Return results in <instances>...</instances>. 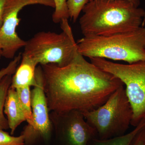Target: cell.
<instances>
[{
  "label": "cell",
  "mask_w": 145,
  "mask_h": 145,
  "mask_svg": "<svg viewBox=\"0 0 145 145\" xmlns=\"http://www.w3.org/2000/svg\"><path fill=\"white\" fill-rule=\"evenodd\" d=\"M40 65L50 112L94 110L124 85L114 75L88 61L78 48L65 66Z\"/></svg>",
  "instance_id": "obj_1"
},
{
  "label": "cell",
  "mask_w": 145,
  "mask_h": 145,
  "mask_svg": "<svg viewBox=\"0 0 145 145\" xmlns=\"http://www.w3.org/2000/svg\"><path fill=\"white\" fill-rule=\"evenodd\" d=\"M79 24L84 37L132 31L145 24V10L127 0H92L84 7Z\"/></svg>",
  "instance_id": "obj_2"
},
{
  "label": "cell",
  "mask_w": 145,
  "mask_h": 145,
  "mask_svg": "<svg viewBox=\"0 0 145 145\" xmlns=\"http://www.w3.org/2000/svg\"><path fill=\"white\" fill-rule=\"evenodd\" d=\"M84 57L121 61L128 64L145 61V27L107 36L84 37L76 42Z\"/></svg>",
  "instance_id": "obj_3"
},
{
  "label": "cell",
  "mask_w": 145,
  "mask_h": 145,
  "mask_svg": "<svg viewBox=\"0 0 145 145\" xmlns=\"http://www.w3.org/2000/svg\"><path fill=\"white\" fill-rule=\"evenodd\" d=\"M61 23V33L40 31L26 41L22 55L38 65L54 64L62 67L68 64L77 50V44L68 20Z\"/></svg>",
  "instance_id": "obj_4"
},
{
  "label": "cell",
  "mask_w": 145,
  "mask_h": 145,
  "mask_svg": "<svg viewBox=\"0 0 145 145\" xmlns=\"http://www.w3.org/2000/svg\"><path fill=\"white\" fill-rule=\"evenodd\" d=\"M82 112L86 121L96 131L97 138L101 140L125 134L133 115L124 85L114 91L101 106Z\"/></svg>",
  "instance_id": "obj_5"
},
{
  "label": "cell",
  "mask_w": 145,
  "mask_h": 145,
  "mask_svg": "<svg viewBox=\"0 0 145 145\" xmlns=\"http://www.w3.org/2000/svg\"><path fill=\"white\" fill-rule=\"evenodd\" d=\"M89 59L92 63L114 75L125 86L133 112L131 125L137 126L145 119V61L123 64L103 58Z\"/></svg>",
  "instance_id": "obj_6"
},
{
  "label": "cell",
  "mask_w": 145,
  "mask_h": 145,
  "mask_svg": "<svg viewBox=\"0 0 145 145\" xmlns=\"http://www.w3.org/2000/svg\"><path fill=\"white\" fill-rule=\"evenodd\" d=\"M50 117L53 134L59 145H89L97 137L96 131L80 111L50 112Z\"/></svg>",
  "instance_id": "obj_7"
},
{
  "label": "cell",
  "mask_w": 145,
  "mask_h": 145,
  "mask_svg": "<svg viewBox=\"0 0 145 145\" xmlns=\"http://www.w3.org/2000/svg\"><path fill=\"white\" fill-rule=\"evenodd\" d=\"M37 84L31 90V102L33 125L25 127L22 135L25 139V145L35 144L38 140L48 143L53 135L50 111L44 89L43 78L40 65L36 67Z\"/></svg>",
  "instance_id": "obj_8"
},
{
  "label": "cell",
  "mask_w": 145,
  "mask_h": 145,
  "mask_svg": "<svg viewBox=\"0 0 145 145\" xmlns=\"http://www.w3.org/2000/svg\"><path fill=\"white\" fill-rule=\"evenodd\" d=\"M36 4L55 7L53 0H8L0 28V47L3 57L13 59L18 50L25 46L26 41L21 39L16 31L20 20L18 15L25 7Z\"/></svg>",
  "instance_id": "obj_9"
},
{
  "label": "cell",
  "mask_w": 145,
  "mask_h": 145,
  "mask_svg": "<svg viewBox=\"0 0 145 145\" xmlns=\"http://www.w3.org/2000/svg\"><path fill=\"white\" fill-rule=\"evenodd\" d=\"M38 65L33 60L22 55L20 63L12 76L10 87L18 89L36 86V71Z\"/></svg>",
  "instance_id": "obj_10"
},
{
  "label": "cell",
  "mask_w": 145,
  "mask_h": 145,
  "mask_svg": "<svg viewBox=\"0 0 145 145\" xmlns=\"http://www.w3.org/2000/svg\"><path fill=\"white\" fill-rule=\"evenodd\" d=\"M4 112L7 117L10 134L13 135L18 127L26 121L17 91L10 87L5 104Z\"/></svg>",
  "instance_id": "obj_11"
},
{
  "label": "cell",
  "mask_w": 145,
  "mask_h": 145,
  "mask_svg": "<svg viewBox=\"0 0 145 145\" xmlns=\"http://www.w3.org/2000/svg\"><path fill=\"white\" fill-rule=\"evenodd\" d=\"M145 127V119L128 133L105 140L96 137L91 140L89 145H130L137 133Z\"/></svg>",
  "instance_id": "obj_12"
},
{
  "label": "cell",
  "mask_w": 145,
  "mask_h": 145,
  "mask_svg": "<svg viewBox=\"0 0 145 145\" xmlns=\"http://www.w3.org/2000/svg\"><path fill=\"white\" fill-rule=\"evenodd\" d=\"M13 75H7L0 80V129H9L8 121L4 115L6 99L12 82Z\"/></svg>",
  "instance_id": "obj_13"
},
{
  "label": "cell",
  "mask_w": 145,
  "mask_h": 145,
  "mask_svg": "<svg viewBox=\"0 0 145 145\" xmlns=\"http://www.w3.org/2000/svg\"><path fill=\"white\" fill-rule=\"evenodd\" d=\"M18 93L20 103L23 110L26 121L28 125H33L32 107L31 102V90L30 87L24 88L16 89Z\"/></svg>",
  "instance_id": "obj_14"
},
{
  "label": "cell",
  "mask_w": 145,
  "mask_h": 145,
  "mask_svg": "<svg viewBox=\"0 0 145 145\" xmlns=\"http://www.w3.org/2000/svg\"><path fill=\"white\" fill-rule=\"evenodd\" d=\"M55 10L52 16V21L54 23H61L63 20H68L69 11L67 0H53Z\"/></svg>",
  "instance_id": "obj_15"
},
{
  "label": "cell",
  "mask_w": 145,
  "mask_h": 145,
  "mask_svg": "<svg viewBox=\"0 0 145 145\" xmlns=\"http://www.w3.org/2000/svg\"><path fill=\"white\" fill-rule=\"evenodd\" d=\"M89 0H67L69 17L74 22L78 20L81 12Z\"/></svg>",
  "instance_id": "obj_16"
},
{
  "label": "cell",
  "mask_w": 145,
  "mask_h": 145,
  "mask_svg": "<svg viewBox=\"0 0 145 145\" xmlns=\"http://www.w3.org/2000/svg\"><path fill=\"white\" fill-rule=\"evenodd\" d=\"M0 145H25L24 137L12 136L4 130L0 129Z\"/></svg>",
  "instance_id": "obj_17"
},
{
  "label": "cell",
  "mask_w": 145,
  "mask_h": 145,
  "mask_svg": "<svg viewBox=\"0 0 145 145\" xmlns=\"http://www.w3.org/2000/svg\"><path fill=\"white\" fill-rule=\"evenodd\" d=\"M22 53H20L16 56L9 63L6 67L0 70V80L7 75H13L20 63L22 59Z\"/></svg>",
  "instance_id": "obj_18"
},
{
  "label": "cell",
  "mask_w": 145,
  "mask_h": 145,
  "mask_svg": "<svg viewBox=\"0 0 145 145\" xmlns=\"http://www.w3.org/2000/svg\"><path fill=\"white\" fill-rule=\"evenodd\" d=\"M130 145H145V127L137 133Z\"/></svg>",
  "instance_id": "obj_19"
},
{
  "label": "cell",
  "mask_w": 145,
  "mask_h": 145,
  "mask_svg": "<svg viewBox=\"0 0 145 145\" xmlns=\"http://www.w3.org/2000/svg\"><path fill=\"white\" fill-rule=\"evenodd\" d=\"M8 1V0H0V28L2 25L4 12L6 5Z\"/></svg>",
  "instance_id": "obj_20"
},
{
  "label": "cell",
  "mask_w": 145,
  "mask_h": 145,
  "mask_svg": "<svg viewBox=\"0 0 145 145\" xmlns=\"http://www.w3.org/2000/svg\"><path fill=\"white\" fill-rule=\"evenodd\" d=\"M92 1V0H89V1ZM127 1H128L132 3V4H133L134 5L137 7H139V6L140 5V0H127Z\"/></svg>",
  "instance_id": "obj_21"
},
{
  "label": "cell",
  "mask_w": 145,
  "mask_h": 145,
  "mask_svg": "<svg viewBox=\"0 0 145 145\" xmlns=\"http://www.w3.org/2000/svg\"><path fill=\"white\" fill-rule=\"evenodd\" d=\"M2 57H3L2 50L1 48V47H0V59H1Z\"/></svg>",
  "instance_id": "obj_22"
}]
</instances>
